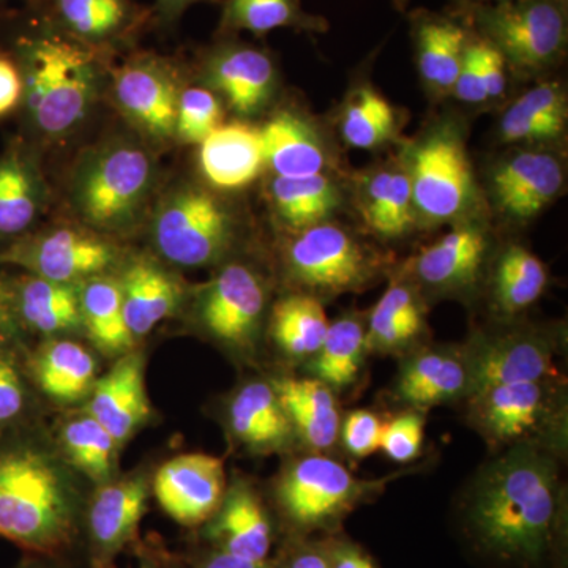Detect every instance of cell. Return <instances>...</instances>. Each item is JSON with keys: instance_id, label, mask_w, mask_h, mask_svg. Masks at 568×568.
Wrapping results in <instances>:
<instances>
[{"instance_id": "cell-9", "label": "cell", "mask_w": 568, "mask_h": 568, "mask_svg": "<svg viewBox=\"0 0 568 568\" xmlns=\"http://www.w3.org/2000/svg\"><path fill=\"white\" fill-rule=\"evenodd\" d=\"M463 353L469 372L466 396L499 384L562 376L556 362L562 353L560 338L537 327L476 332L463 345Z\"/></svg>"}, {"instance_id": "cell-40", "label": "cell", "mask_w": 568, "mask_h": 568, "mask_svg": "<svg viewBox=\"0 0 568 568\" xmlns=\"http://www.w3.org/2000/svg\"><path fill=\"white\" fill-rule=\"evenodd\" d=\"M365 222L383 237H399L414 223L413 190L406 171H381L366 183Z\"/></svg>"}, {"instance_id": "cell-52", "label": "cell", "mask_w": 568, "mask_h": 568, "mask_svg": "<svg viewBox=\"0 0 568 568\" xmlns=\"http://www.w3.org/2000/svg\"><path fill=\"white\" fill-rule=\"evenodd\" d=\"M197 568H274L267 560H253L227 555L213 548L209 555L197 564Z\"/></svg>"}, {"instance_id": "cell-33", "label": "cell", "mask_w": 568, "mask_h": 568, "mask_svg": "<svg viewBox=\"0 0 568 568\" xmlns=\"http://www.w3.org/2000/svg\"><path fill=\"white\" fill-rule=\"evenodd\" d=\"M81 321L93 345L108 355L126 354L134 336L123 315L121 284L99 275L80 284Z\"/></svg>"}, {"instance_id": "cell-7", "label": "cell", "mask_w": 568, "mask_h": 568, "mask_svg": "<svg viewBox=\"0 0 568 568\" xmlns=\"http://www.w3.org/2000/svg\"><path fill=\"white\" fill-rule=\"evenodd\" d=\"M386 480H364L324 454L306 455L283 470L276 499L295 528H323L381 491Z\"/></svg>"}, {"instance_id": "cell-24", "label": "cell", "mask_w": 568, "mask_h": 568, "mask_svg": "<svg viewBox=\"0 0 568 568\" xmlns=\"http://www.w3.org/2000/svg\"><path fill=\"white\" fill-rule=\"evenodd\" d=\"M295 436L315 454L331 450L339 440L342 414L335 392L316 377H280L271 381Z\"/></svg>"}, {"instance_id": "cell-14", "label": "cell", "mask_w": 568, "mask_h": 568, "mask_svg": "<svg viewBox=\"0 0 568 568\" xmlns=\"http://www.w3.org/2000/svg\"><path fill=\"white\" fill-rule=\"evenodd\" d=\"M264 310L260 276L246 265L231 264L205 287L200 316L213 338L233 349H248L260 332Z\"/></svg>"}, {"instance_id": "cell-49", "label": "cell", "mask_w": 568, "mask_h": 568, "mask_svg": "<svg viewBox=\"0 0 568 568\" xmlns=\"http://www.w3.org/2000/svg\"><path fill=\"white\" fill-rule=\"evenodd\" d=\"M478 54H480L481 77L488 99H496L506 91V59L495 44L484 37H477Z\"/></svg>"}, {"instance_id": "cell-21", "label": "cell", "mask_w": 568, "mask_h": 568, "mask_svg": "<svg viewBox=\"0 0 568 568\" xmlns=\"http://www.w3.org/2000/svg\"><path fill=\"white\" fill-rule=\"evenodd\" d=\"M200 145L201 173L213 189H245L264 170L261 129L248 123H222Z\"/></svg>"}, {"instance_id": "cell-41", "label": "cell", "mask_w": 568, "mask_h": 568, "mask_svg": "<svg viewBox=\"0 0 568 568\" xmlns=\"http://www.w3.org/2000/svg\"><path fill=\"white\" fill-rule=\"evenodd\" d=\"M61 443L71 465L95 481L111 477L118 458V440L92 416L73 418L62 426Z\"/></svg>"}, {"instance_id": "cell-28", "label": "cell", "mask_w": 568, "mask_h": 568, "mask_svg": "<svg viewBox=\"0 0 568 568\" xmlns=\"http://www.w3.org/2000/svg\"><path fill=\"white\" fill-rule=\"evenodd\" d=\"M33 383L58 402L73 403L91 394L97 362L80 343L54 339L44 343L29 361Z\"/></svg>"}, {"instance_id": "cell-11", "label": "cell", "mask_w": 568, "mask_h": 568, "mask_svg": "<svg viewBox=\"0 0 568 568\" xmlns=\"http://www.w3.org/2000/svg\"><path fill=\"white\" fill-rule=\"evenodd\" d=\"M294 282L323 295L364 290L375 278V261L364 246L332 223L298 231L286 253Z\"/></svg>"}, {"instance_id": "cell-39", "label": "cell", "mask_w": 568, "mask_h": 568, "mask_svg": "<svg viewBox=\"0 0 568 568\" xmlns=\"http://www.w3.org/2000/svg\"><path fill=\"white\" fill-rule=\"evenodd\" d=\"M54 11L73 40L89 48L119 39L133 22L129 0H54Z\"/></svg>"}, {"instance_id": "cell-5", "label": "cell", "mask_w": 568, "mask_h": 568, "mask_svg": "<svg viewBox=\"0 0 568 568\" xmlns=\"http://www.w3.org/2000/svg\"><path fill=\"white\" fill-rule=\"evenodd\" d=\"M153 183L155 164L141 144L110 141L85 153L74 168L71 205L95 233H125L140 222Z\"/></svg>"}, {"instance_id": "cell-45", "label": "cell", "mask_w": 568, "mask_h": 568, "mask_svg": "<svg viewBox=\"0 0 568 568\" xmlns=\"http://www.w3.org/2000/svg\"><path fill=\"white\" fill-rule=\"evenodd\" d=\"M425 439L424 410L407 407L384 422L381 447L392 462L409 463L420 454Z\"/></svg>"}, {"instance_id": "cell-13", "label": "cell", "mask_w": 568, "mask_h": 568, "mask_svg": "<svg viewBox=\"0 0 568 568\" xmlns=\"http://www.w3.org/2000/svg\"><path fill=\"white\" fill-rule=\"evenodd\" d=\"M170 63L140 55L114 74L115 104L132 125L153 141L173 140L181 89Z\"/></svg>"}, {"instance_id": "cell-26", "label": "cell", "mask_w": 568, "mask_h": 568, "mask_svg": "<svg viewBox=\"0 0 568 568\" xmlns=\"http://www.w3.org/2000/svg\"><path fill=\"white\" fill-rule=\"evenodd\" d=\"M7 280V278H6ZM22 331L59 335L82 327L80 284L51 282L24 274L7 280Z\"/></svg>"}, {"instance_id": "cell-58", "label": "cell", "mask_w": 568, "mask_h": 568, "mask_svg": "<svg viewBox=\"0 0 568 568\" xmlns=\"http://www.w3.org/2000/svg\"><path fill=\"white\" fill-rule=\"evenodd\" d=\"M493 2H497V3H500V2H510V0H493Z\"/></svg>"}, {"instance_id": "cell-59", "label": "cell", "mask_w": 568, "mask_h": 568, "mask_svg": "<svg viewBox=\"0 0 568 568\" xmlns=\"http://www.w3.org/2000/svg\"><path fill=\"white\" fill-rule=\"evenodd\" d=\"M396 2L403 3V2H406V0H396Z\"/></svg>"}, {"instance_id": "cell-34", "label": "cell", "mask_w": 568, "mask_h": 568, "mask_svg": "<svg viewBox=\"0 0 568 568\" xmlns=\"http://www.w3.org/2000/svg\"><path fill=\"white\" fill-rule=\"evenodd\" d=\"M328 325L323 304L312 294L287 295L272 310L274 342L295 361H310L320 351Z\"/></svg>"}, {"instance_id": "cell-43", "label": "cell", "mask_w": 568, "mask_h": 568, "mask_svg": "<svg viewBox=\"0 0 568 568\" xmlns=\"http://www.w3.org/2000/svg\"><path fill=\"white\" fill-rule=\"evenodd\" d=\"M395 114L390 104L373 89H361L343 115L342 132L353 148L373 149L394 132Z\"/></svg>"}, {"instance_id": "cell-27", "label": "cell", "mask_w": 568, "mask_h": 568, "mask_svg": "<svg viewBox=\"0 0 568 568\" xmlns=\"http://www.w3.org/2000/svg\"><path fill=\"white\" fill-rule=\"evenodd\" d=\"M230 425L239 443L257 454L284 450L294 440V426L271 383L245 384L230 406Z\"/></svg>"}, {"instance_id": "cell-18", "label": "cell", "mask_w": 568, "mask_h": 568, "mask_svg": "<svg viewBox=\"0 0 568 568\" xmlns=\"http://www.w3.org/2000/svg\"><path fill=\"white\" fill-rule=\"evenodd\" d=\"M88 414L119 444L125 443L151 417L141 353L123 354L106 375L95 381Z\"/></svg>"}, {"instance_id": "cell-25", "label": "cell", "mask_w": 568, "mask_h": 568, "mask_svg": "<svg viewBox=\"0 0 568 568\" xmlns=\"http://www.w3.org/2000/svg\"><path fill=\"white\" fill-rule=\"evenodd\" d=\"M119 284L123 315L134 338L151 334L182 301V284L149 257H136L126 265Z\"/></svg>"}, {"instance_id": "cell-20", "label": "cell", "mask_w": 568, "mask_h": 568, "mask_svg": "<svg viewBox=\"0 0 568 568\" xmlns=\"http://www.w3.org/2000/svg\"><path fill=\"white\" fill-rule=\"evenodd\" d=\"M564 170L556 156L523 152L497 168L493 192L499 207L515 220L537 216L560 193Z\"/></svg>"}, {"instance_id": "cell-31", "label": "cell", "mask_w": 568, "mask_h": 568, "mask_svg": "<svg viewBox=\"0 0 568 568\" xmlns=\"http://www.w3.org/2000/svg\"><path fill=\"white\" fill-rule=\"evenodd\" d=\"M44 194L32 160L20 149L0 156V237L28 234L39 219Z\"/></svg>"}, {"instance_id": "cell-23", "label": "cell", "mask_w": 568, "mask_h": 568, "mask_svg": "<svg viewBox=\"0 0 568 568\" xmlns=\"http://www.w3.org/2000/svg\"><path fill=\"white\" fill-rule=\"evenodd\" d=\"M207 523L204 537L213 548L239 558L267 560L272 526L263 503L248 485L237 484L226 491Z\"/></svg>"}, {"instance_id": "cell-8", "label": "cell", "mask_w": 568, "mask_h": 568, "mask_svg": "<svg viewBox=\"0 0 568 568\" xmlns=\"http://www.w3.org/2000/svg\"><path fill=\"white\" fill-rule=\"evenodd\" d=\"M481 37L519 70L552 65L567 43V17L559 0H510L476 10Z\"/></svg>"}, {"instance_id": "cell-35", "label": "cell", "mask_w": 568, "mask_h": 568, "mask_svg": "<svg viewBox=\"0 0 568 568\" xmlns=\"http://www.w3.org/2000/svg\"><path fill=\"white\" fill-rule=\"evenodd\" d=\"M366 354V325L357 317H342L328 325L323 346L308 361V372L332 390H343L357 381Z\"/></svg>"}, {"instance_id": "cell-50", "label": "cell", "mask_w": 568, "mask_h": 568, "mask_svg": "<svg viewBox=\"0 0 568 568\" xmlns=\"http://www.w3.org/2000/svg\"><path fill=\"white\" fill-rule=\"evenodd\" d=\"M22 102L20 65L10 55L0 52V119L7 118Z\"/></svg>"}, {"instance_id": "cell-53", "label": "cell", "mask_w": 568, "mask_h": 568, "mask_svg": "<svg viewBox=\"0 0 568 568\" xmlns=\"http://www.w3.org/2000/svg\"><path fill=\"white\" fill-rule=\"evenodd\" d=\"M328 559L332 568H377L369 556L353 545H339Z\"/></svg>"}, {"instance_id": "cell-46", "label": "cell", "mask_w": 568, "mask_h": 568, "mask_svg": "<svg viewBox=\"0 0 568 568\" xmlns=\"http://www.w3.org/2000/svg\"><path fill=\"white\" fill-rule=\"evenodd\" d=\"M26 407V386L14 346L0 347V426L14 424Z\"/></svg>"}, {"instance_id": "cell-17", "label": "cell", "mask_w": 568, "mask_h": 568, "mask_svg": "<svg viewBox=\"0 0 568 568\" xmlns=\"http://www.w3.org/2000/svg\"><path fill=\"white\" fill-rule=\"evenodd\" d=\"M469 390V372L463 346L420 347L407 353L396 376L395 395L410 409L465 399Z\"/></svg>"}, {"instance_id": "cell-12", "label": "cell", "mask_w": 568, "mask_h": 568, "mask_svg": "<svg viewBox=\"0 0 568 568\" xmlns=\"http://www.w3.org/2000/svg\"><path fill=\"white\" fill-rule=\"evenodd\" d=\"M414 207L432 222L465 211L473 197V173L462 142L448 133L428 138L414 151L409 168Z\"/></svg>"}, {"instance_id": "cell-57", "label": "cell", "mask_w": 568, "mask_h": 568, "mask_svg": "<svg viewBox=\"0 0 568 568\" xmlns=\"http://www.w3.org/2000/svg\"><path fill=\"white\" fill-rule=\"evenodd\" d=\"M141 568H160V567L156 566L155 562H149V560H144V562H142Z\"/></svg>"}, {"instance_id": "cell-38", "label": "cell", "mask_w": 568, "mask_h": 568, "mask_svg": "<svg viewBox=\"0 0 568 568\" xmlns=\"http://www.w3.org/2000/svg\"><path fill=\"white\" fill-rule=\"evenodd\" d=\"M271 193L276 215L297 233L324 223L339 204L338 189L324 174L275 178Z\"/></svg>"}, {"instance_id": "cell-1", "label": "cell", "mask_w": 568, "mask_h": 568, "mask_svg": "<svg viewBox=\"0 0 568 568\" xmlns=\"http://www.w3.org/2000/svg\"><path fill=\"white\" fill-rule=\"evenodd\" d=\"M562 455L536 446L497 452L465 497L467 528L500 560L538 566L555 541L564 503Z\"/></svg>"}, {"instance_id": "cell-48", "label": "cell", "mask_w": 568, "mask_h": 568, "mask_svg": "<svg viewBox=\"0 0 568 568\" xmlns=\"http://www.w3.org/2000/svg\"><path fill=\"white\" fill-rule=\"evenodd\" d=\"M454 92L457 93L462 102L466 103H484L488 100L484 77H481L477 37L470 36L467 41L465 61H463L457 82H455Z\"/></svg>"}, {"instance_id": "cell-54", "label": "cell", "mask_w": 568, "mask_h": 568, "mask_svg": "<svg viewBox=\"0 0 568 568\" xmlns=\"http://www.w3.org/2000/svg\"><path fill=\"white\" fill-rule=\"evenodd\" d=\"M290 568H332V566L328 556L308 549V551L295 555L293 560H291Z\"/></svg>"}, {"instance_id": "cell-15", "label": "cell", "mask_w": 568, "mask_h": 568, "mask_svg": "<svg viewBox=\"0 0 568 568\" xmlns=\"http://www.w3.org/2000/svg\"><path fill=\"white\" fill-rule=\"evenodd\" d=\"M153 493L164 514L179 525H204L226 495L223 459L209 454L179 455L156 470Z\"/></svg>"}, {"instance_id": "cell-29", "label": "cell", "mask_w": 568, "mask_h": 568, "mask_svg": "<svg viewBox=\"0 0 568 568\" xmlns=\"http://www.w3.org/2000/svg\"><path fill=\"white\" fill-rule=\"evenodd\" d=\"M265 166L276 178H310L323 174L325 152L308 123L291 112L274 115L263 129Z\"/></svg>"}, {"instance_id": "cell-16", "label": "cell", "mask_w": 568, "mask_h": 568, "mask_svg": "<svg viewBox=\"0 0 568 568\" xmlns=\"http://www.w3.org/2000/svg\"><path fill=\"white\" fill-rule=\"evenodd\" d=\"M144 478L103 484L88 510V536L93 568H111L112 560L138 537L148 508Z\"/></svg>"}, {"instance_id": "cell-10", "label": "cell", "mask_w": 568, "mask_h": 568, "mask_svg": "<svg viewBox=\"0 0 568 568\" xmlns=\"http://www.w3.org/2000/svg\"><path fill=\"white\" fill-rule=\"evenodd\" d=\"M119 257V248L95 231L54 227L24 234L0 250V265L51 282L80 284L104 275Z\"/></svg>"}, {"instance_id": "cell-22", "label": "cell", "mask_w": 568, "mask_h": 568, "mask_svg": "<svg viewBox=\"0 0 568 568\" xmlns=\"http://www.w3.org/2000/svg\"><path fill=\"white\" fill-rule=\"evenodd\" d=\"M487 250L484 231L476 226L457 227L418 253L414 272L418 282L436 293H463L477 283Z\"/></svg>"}, {"instance_id": "cell-3", "label": "cell", "mask_w": 568, "mask_h": 568, "mask_svg": "<svg viewBox=\"0 0 568 568\" xmlns=\"http://www.w3.org/2000/svg\"><path fill=\"white\" fill-rule=\"evenodd\" d=\"M22 100L32 125L58 140L81 125L99 91V63L91 48L43 33L20 44Z\"/></svg>"}, {"instance_id": "cell-60", "label": "cell", "mask_w": 568, "mask_h": 568, "mask_svg": "<svg viewBox=\"0 0 568 568\" xmlns=\"http://www.w3.org/2000/svg\"><path fill=\"white\" fill-rule=\"evenodd\" d=\"M559 2H566V0H559Z\"/></svg>"}, {"instance_id": "cell-36", "label": "cell", "mask_w": 568, "mask_h": 568, "mask_svg": "<svg viewBox=\"0 0 568 568\" xmlns=\"http://www.w3.org/2000/svg\"><path fill=\"white\" fill-rule=\"evenodd\" d=\"M567 125V104L558 85L541 84L530 89L508 108L500 122L506 142L555 140Z\"/></svg>"}, {"instance_id": "cell-4", "label": "cell", "mask_w": 568, "mask_h": 568, "mask_svg": "<svg viewBox=\"0 0 568 568\" xmlns=\"http://www.w3.org/2000/svg\"><path fill=\"white\" fill-rule=\"evenodd\" d=\"M463 402L469 425L496 454L517 446L566 454L568 402L562 376L499 384Z\"/></svg>"}, {"instance_id": "cell-37", "label": "cell", "mask_w": 568, "mask_h": 568, "mask_svg": "<svg viewBox=\"0 0 568 568\" xmlns=\"http://www.w3.org/2000/svg\"><path fill=\"white\" fill-rule=\"evenodd\" d=\"M548 272L525 246L510 245L497 260L493 274V298L497 312L515 316L536 304L547 290Z\"/></svg>"}, {"instance_id": "cell-19", "label": "cell", "mask_w": 568, "mask_h": 568, "mask_svg": "<svg viewBox=\"0 0 568 568\" xmlns=\"http://www.w3.org/2000/svg\"><path fill=\"white\" fill-rule=\"evenodd\" d=\"M205 78L237 114L253 115L271 99L276 71L267 52L250 44L226 43L209 55Z\"/></svg>"}, {"instance_id": "cell-56", "label": "cell", "mask_w": 568, "mask_h": 568, "mask_svg": "<svg viewBox=\"0 0 568 568\" xmlns=\"http://www.w3.org/2000/svg\"><path fill=\"white\" fill-rule=\"evenodd\" d=\"M44 558L41 556H33L32 559L26 560L24 564H21L18 568H47L43 566Z\"/></svg>"}, {"instance_id": "cell-44", "label": "cell", "mask_w": 568, "mask_h": 568, "mask_svg": "<svg viewBox=\"0 0 568 568\" xmlns=\"http://www.w3.org/2000/svg\"><path fill=\"white\" fill-rule=\"evenodd\" d=\"M223 121L222 103L209 89L181 92L174 138L185 144H201Z\"/></svg>"}, {"instance_id": "cell-32", "label": "cell", "mask_w": 568, "mask_h": 568, "mask_svg": "<svg viewBox=\"0 0 568 568\" xmlns=\"http://www.w3.org/2000/svg\"><path fill=\"white\" fill-rule=\"evenodd\" d=\"M418 70L426 84L436 91H454L459 70L465 61L469 32L447 18H418L416 24Z\"/></svg>"}, {"instance_id": "cell-51", "label": "cell", "mask_w": 568, "mask_h": 568, "mask_svg": "<svg viewBox=\"0 0 568 568\" xmlns=\"http://www.w3.org/2000/svg\"><path fill=\"white\" fill-rule=\"evenodd\" d=\"M22 327L14 310L13 295L6 278H0V347L14 346Z\"/></svg>"}, {"instance_id": "cell-55", "label": "cell", "mask_w": 568, "mask_h": 568, "mask_svg": "<svg viewBox=\"0 0 568 568\" xmlns=\"http://www.w3.org/2000/svg\"><path fill=\"white\" fill-rule=\"evenodd\" d=\"M194 2H200V0H155V7L160 18L164 22H170L181 17L182 11Z\"/></svg>"}, {"instance_id": "cell-2", "label": "cell", "mask_w": 568, "mask_h": 568, "mask_svg": "<svg viewBox=\"0 0 568 568\" xmlns=\"http://www.w3.org/2000/svg\"><path fill=\"white\" fill-rule=\"evenodd\" d=\"M0 537L50 559L65 555L78 537L69 485L47 455L24 444L0 447Z\"/></svg>"}, {"instance_id": "cell-42", "label": "cell", "mask_w": 568, "mask_h": 568, "mask_svg": "<svg viewBox=\"0 0 568 568\" xmlns=\"http://www.w3.org/2000/svg\"><path fill=\"white\" fill-rule=\"evenodd\" d=\"M224 28L248 31L254 36L280 28H320L321 21L306 17L297 0H227Z\"/></svg>"}, {"instance_id": "cell-6", "label": "cell", "mask_w": 568, "mask_h": 568, "mask_svg": "<svg viewBox=\"0 0 568 568\" xmlns=\"http://www.w3.org/2000/svg\"><path fill=\"white\" fill-rule=\"evenodd\" d=\"M152 241L170 263L207 267L233 244V215L207 190L182 185L164 197L153 216Z\"/></svg>"}, {"instance_id": "cell-30", "label": "cell", "mask_w": 568, "mask_h": 568, "mask_svg": "<svg viewBox=\"0 0 568 568\" xmlns=\"http://www.w3.org/2000/svg\"><path fill=\"white\" fill-rule=\"evenodd\" d=\"M425 332V312L417 294L405 283L388 286L377 301L368 324V353L402 354L410 351Z\"/></svg>"}, {"instance_id": "cell-47", "label": "cell", "mask_w": 568, "mask_h": 568, "mask_svg": "<svg viewBox=\"0 0 568 568\" xmlns=\"http://www.w3.org/2000/svg\"><path fill=\"white\" fill-rule=\"evenodd\" d=\"M383 424L379 416L372 410L357 409L342 418L339 440L355 458H365L375 454L381 447Z\"/></svg>"}]
</instances>
